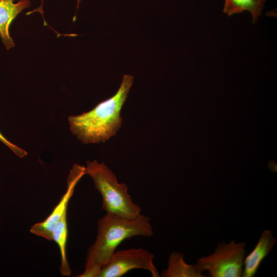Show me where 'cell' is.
Returning <instances> with one entry per match:
<instances>
[{
	"label": "cell",
	"mask_w": 277,
	"mask_h": 277,
	"mask_svg": "<svg viewBox=\"0 0 277 277\" xmlns=\"http://www.w3.org/2000/svg\"><path fill=\"white\" fill-rule=\"evenodd\" d=\"M154 255L144 248L115 251L95 277H121L134 269L148 270L153 277L160 276L153 263Z\"/></svg>",
	"instance_id": "5b68a950"
},
{
	"label": "cell",
	"mask_w": 277,
	"mask_h": 277,
	"mask_svg": "<svg viewBox=\"0 0 277 277\" xmlns=\"http://www.w3.org/2000/svg\"><path fill=\"white\" fill-rule=\"evenodd\" d=\"M86 174L92 179L102 197V208L106 213L127 218L141 214V209L128 193L125 183H119L115 174L103 163L87 161Z\"/></svg>",
	"instance_id": "3957f363"
},
{
	"label": "cell",
	"mask_w": 277,
	"mask_h": 277,
	"mask_svg": "<svg viewBox=\"0 0 277 277\" xmlns=\"http://www.w3.org/2000/svg\"><path fill=\"white\" fill-rule=\"evenodd\" d=\"M0 0V36L7 49L14 47V43L10 36L9 27L12 21L24 9L30 5L29 0Z\"/></svg>",
	"instance_id": "ba28073f"
},
{
	"label": "cell",
	"mask_w": 277,
	"mask_h": 277,
	"mask_svg": "<svg viewBox=\"0 0 277 277\" xmlns=\"http://www.w3.org/2000/svg\"><path fill=\"white\" fill-rule=\"evenodd\" d=\"M80 0H78V2H79Z\"/></svg>",
	"instance_id": "4fadbf2b"
},
{
	"label": "cell",
	"mask_w": 277,
	"mask_h": 277,
	"mask_svg": "<svg viewBox=\"0 0 277 277\" xmlns=\"http://www.w3.org/2000/svg\"><path fill=\"white\" fill-rule=\"evenodd\" d=\"M67 213L64 214L52 232V240L57 244L61 253L60 272L63 275L70 276L71 270L67 259L66 246L68 238Z\"/></svg>",
	"instance_id": "8fae6325"
},
{
	"label": "cell",
	"mask_w": 277,
	"mask_h": 277,
	"mask_svg": "<svg viewBox=\"0 0 277 277\" xmlns=\"http://www.w3.org/2000/svg\"><path fill=\"white\" fill-rule=\"evenodd\" d=\"M0 141L10 148L18 157L22 158L27 155V152L26 150L11 143L1 132Z\"/></svg>",
	"instance_id": "7c38bea8"
},
{
	"label": "cell",
	"mask_w": 277,
	"mask_h": 277,
	"mask_svg": "<svg viewBox=\"0 0 277 277\" xmlns=\"http://www.w3.org/2000/svg\"><path fill=\"white\" fill-rule=\"evenodd\" d=\"M245 242H219L214 252L197 259L196 266L203 272L207 271L212 277L242 276L245 255Z\"/></svg>",
	"instance_id": "277c9868"
},
{
	"label": "cell",
	"mask_w": 277,
	"mask_h": 277,
	"mask_svg": "<svg viewBox=\"0 0 277 277\" xmlns=\"http://www.w3.org/2000/svg\"><path fill=\"white\" fill-rule=\"evenodd\" d=\"M153 228L150 218L140 214L133 218L106 213L97 222L94 243L89 247L84 271L78 277H95L125 240L134 236H150Z\"/></svg>",
	"instance_id": "6da1fadb"
},
{
	"label": "cell",
	"mask_w": 277,
	"mask_h": 277,
	"mask_svg": "<svg viewBox=\"0 0 277 277\" xmlns=\"http://www.w3.org/2000/svg\"><path fill=\"white\" fill-rule=\"evenodd\" d=\"M276 243L271 230L265 229L253 250L244 260L242 277L255 276L261 264Z\"/></svg>",
	"instance_id": "52a82bcc"
},
{
	"label": "cell",
	"mask_w": 277,
	"mask_h": 277,
	"mask_svg": "<svg viewBox=\"0 0 277 277\" xmlns=\"http://www.w3.org/2000/svg\"><path fill=\"white\" fill-rule=\"evenodd\" d=\"M85 174L84 166L76 164L73 165L68 176L67 189L64 194L44 221L31 226L30 231L32 233L49 241L52 240L53 230L61 217L67 213L68 203L73 194L74 188Z\"/></svg>",
	"instance_id": "8992f818"
},
{
	"label": "cell",
	"mask_w": 277,
	"mask_h": 277,
	"mask_svg": "<svg viewBox=\"0 0 277 277\" xmlns=\"http://www.w3.org/2000/svg\"><path fill=\"white\" fill-rule=\"evenodd\" d=\"M133 82L132 75H124L114 95L88 112L69 116L68 121L72 133L84 144L105 143L115 135L122 126L121 110Z\"/></svg>",
	"instance_id": "7a4b0ae2"
},
{
	"label": "cell",
	"mask_w": 277,
	"mask_h": 277,
	"mask_svg": "<svg viewBox=\"0 0 277 277\" xmlns=\"http://www.w3.org/2000/svg\"><path fill=\"white\" fill-rule=\"evenodd\" d=\"M267 0H225L223 11L228 16L248 11L255 23Z\"/></svg>",
	"instance_id": "30bf717a"
},
{
	"label": "cell",
	"mask_w": 277,
	"mask_h": 277,
	"mask_svg": "<svg viewBox=\"0 0 277 277\" xmlns=\"http://www.w3.org/2000/svg\"><path fill=\"white\" fill-rule=\"evenodd\" d=\"M183 253L173 252L168 259V266L161 273L163 277H205L195 264H187Z\"/></svg>",
	"instance_id": "9c48e42d"
}]
</instances>
